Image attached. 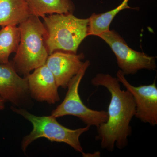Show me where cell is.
<instances>
[{
    "mask_svg": "<svg viewBox=\"0 0 157 157\" xmlns=\"http://www.w3.org/2000/svg\"><path fill=\"white\" fill-rule=\"evenodd\" d=\"M29 94L27 79L17 73L12 62L0 64V96L6 102L20 106Z\"/></svg>",
    "mask_w": 157,
    "mask_h": 157,
    "instance_id": "cell-9",
    "label": "cell"
},
{
    "mask_svg": "<svg viewBox=\"0 0 157 157\" xmlns=\"http://www.w3.org/2000/svg\"><path fill=\"white\" fill-rule=\"evenodd\" d=\"M11 109L33 125L32 132L24 137L21 142V149L23 151H25L28 147L35 140L45 138L52 142L67 144L76 151L81 153L83 152L79 137L89 130V126L73 130L62 125L56 120V118L51 115L38 116L23 108L12 107Z\"/></svg>",
    "mask_w": 157,
    "mask_h": 157,
    "instance_id": "cell-4",
    "label": "cell"
},
{
    "mask_svg": "<svg viewBox=\"0 0 157 157\" xmlns=\"http://www.w3.org/2000/svg\"><path fill=\"white\" fill-rule=\"evenodd\" d=\"M109 45L115 54L119 67L124 75L135 74L140 70H155V57L132 49L114 30H109L99 35Z\"/></svg>",
    "mask_w": 157,
    "mask_h": 157,
    "instance_id": "cell-6",
    "label": "cell"
},
{
    "mask_svg": "<svg viewBox=\"0 0 157 157\" xmlns=\"http://www.w3.org/2000/svg\"><path fill=\"white\" fill-rule=\"evenodd\" d=\"M25 0H0V26L17 25L32 15Z\"/></svg>",
    "mask_w": 157,
    "mask_h": 157,
    "instance_id": "cell-11",
    "label": "cell"
},
{
    "mask_svg": "<svg viewBox=\"0 0 157 157\" xmlns=\"http://www.w3.org/2000/svg\"><path fill=\"white\" fill-rule=\"evenodd\" d=\"M117 78L132 94L135 104V117L144 123L157 124V87L156 82L152 84L135 86L127 80L121 70Z\"/></svg>",
    "mask_w": 157,
    "mask_h": 157,
    "instance_id": "cell-7",
    "label": "cell"
},
{
    "mask_svg": "<svg viewBox=\"0 0 157 157\" xmlns=\"http://www.w3.org/2000/svg\"><path fill=\"white\" fill-rule=\"evenodd\" d=\"M25 77L28 82L30 94L35 100L48 104H55L60 101L55 78L45 64Z\"/></svg>",
    "mask_w": 157,
    "mask_h": 157,
    "instance_id": "cell-10",
    "label": "cell"
},
{
    "mask_svg": "<svg viewBox=\"0 0 157 157\" xmlns=\"http://www.w3.org/2000/svg\"><path fill=\"white\" fill-rule=\"evenodd\" d=\"M42 18L48 54L56 51L77 53L79 45L88 36L89 18H78L73 14H53Z\"/></svg>",
    "mask_w": 157,
    "mask_h": 157,
    "instance_id": "cell-3",
    "label": "cell"
},
{
    "mask_svg": "<svg viewBox=\"0 0 157 157\" xmlns=\"http://www.w3.org/2000/svg\"><path fill=\"white\" fill-rule=\"evenodd\" d=\"M129 0H124L118 7L102 14H92L89 18L88 36L99 35L109 30V25L113 20L120 11L127 9H132L128 6Z\"/></svg>",
    "mask_w": 157,
    "mask_h": 157,
    "instance_id": "cell-14",
    "label": "cell"
},
{
    "mask_svg": "<svg viewBox=\"0 0 157 157\" xmlns=\"http://www.w3.org/2000/svg\"><path fill=\"white\" fill-rule=\"evenodd\" d=\"M21 39V31L17 25H7L0 30V64L9 63L11 53L18 48Z\"/></svg>",
    "mask_w": 157,
    "mask_h": 157,
    "instance_id": "cell-13",
    "label": "cell"
},
{
    "mask_svg": "<svg viewBox=\"0 0 157 157\" xmlns=\"http://www.w3.org/2000/svg\"><path fill=\"white\" fill-rule=\"evenodd\" d=\"M32 15L42 17L46 14H73L75 6L71 0H25Z\"/></svg>",
    "mask_w": 157,
    "mask_h": 157,
    "instance_id": "cell-12",
    "label": "cell"
},
{
    "mask_svg": "<svg viewBox=\"0 0 157 157\" xmlns=\"http://www.w3.org/2000/svg\"><path fill=\"white\" fill-rule=\"evenodd\" d=\"M18 27L20 41L12 63L17 73L25 77L46 63L49 55L46 31L39 17L34 15L20 24Z\"/></svg>",
    "mask_w": 157,
    "mask_h": 157,
    "instance_id": "cell-2",
    "label": "cell"
},
{
    "mask_svg": "<svg viewBox=\"0 0 157 157\" xmlns=\"http://www.w3.org/2000/svg\"><path fill=\"white\" fill-rule=\"evenodd\" d=\"M90 65V61L84 62L78 73L70 80L64 99L52 112V116L56 118L73 116L78 118L86 125L97 128L107 121V111L94 110L88 108L83 104L79 94V85Z\"/></svg>",
    "mask_w": 157,
    "mask_h": 157,
    "instance_id": "cell-5",
    "label": "cell"
},
{
    "mask_svg": "<svg viewBox=\"0 0 157 157\" xmlns=\"http://www.w3.org/2000/svg\"><path fill=\"white\" fill-rule=\"evenodd\" d=\"M84 58L83 53L77 54L62 51L48 55L45 64L53 74L58 87L67 88L70 80L82 67Z\"/></svg>",
    "mask_w": 157,
    "mask_h": 157,
    "instance_id": "cell-8",
    "label": "cell"
},
{
    "mask_svg": "<svg viewBox=\"0 0 157 157\" xmlns=\"http://www.w3.org/2000/svg\"><path fill=\"white\" fill-rule=\"evenodd\" d=\"M6 101L0 96V110H3L5 108Z\"/></svg>",
    "mask_w": 157,
    "mask_h": 157,
    "instance_id": "cell-15",
    "label": "cell"
},
{
    "mask_svg": "<svg viewBox=\"0 0 157 157\" xmlns=\"http://www.w3.org/2000/svg\"><path fill=\"white\" fill-rule=\"evenodd\" d=\"M94 86L106 88L111 99L108 106V118L97 128L96 139L100 140L101 148L109 152L124 148L128 145V138L132 133L130 125L135 116V104L132 94L123 90L119 81L109 74L98 73L92 79Z\"/></svg>",
    "mask_w": 157,
    "mask_h": 157,
    "instance_id": "cell-1",
    "label": "cell"
}]
</instances>
